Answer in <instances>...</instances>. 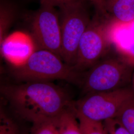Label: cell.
I'll use <instances>...</instances> for the list:
<instances>
[{
	"label": "cell",
	"instance_id": "cell-1",
	"mask_svg": "<svg viewBox=\"0 0 134 134\" xmlns=\"http://www.w3.org/2000/svg\"><path fill=\"white\" fill-rule=\"evenodd\" d=\"M1 92L14 113L31 123L54 119L72 103L66 91L48 81L3 86Z\"/></svg>",
	"mask_w": 134,
	"mask_h": 134
},
{
	"label": "cell",
	"instance_id": "cell-2",
	"mask_svg": "<svg viewBox=\"0 0 134 134\" xmlns=\"http://www.w3.org/2000/svg\"><path fill=\"white\" fill-rule=\"evenodd\" d=\"M52 52L41 49L35 50L21 65L13 66V76L21 81H49L61 80L81 86L83 72L77 71Z\"/></svg>",
	"mask_w": 134,
	"mask_h": 134
},
{
	"label": "cell",
	"instance_id": "cell-3",
	"mask_svg": "<svg viewBox=\"0 0 134 134\" xmlns=\"http://www.w3.org/2000/svg\"><path fill=\"white\" fill-rule=\"evenodd\" d=\"M115 20L110 17L95 14L83 34L79 44L77 59L73 68L83 72L101 60L113 45Z\"/></svg>",
	"mask_w": 134,
	"mask_h": 134
},
{
	"label": "cell",
	"instance_id": "cell-4",
	"mask_svg": "<svg viewBox=\"0 0 134 134\" xmlns=\"http://www.w3.org/2000/svg\"><path fill=\"white\" fill-rule=\"evenodd\" d=\"M134 71L118 55L101 59L83 72L81 86L86 94L115 91L131 85Z\"/></svg>",
	"mask_w": 134,
	"mask_h": 134
},
{
	"label": "cell",
	"instance_id": "cell-5",
	"mask_svg": "<svg viewBox=\"0 0 134 134\" xmlns=\"http://www.w3.org/2000/svg\"><path fill=\"white\" fill-rule=\"evenodd\" d=\"M134 104V91L131 85L113 91L86 94L72 102L75 112L97 121L117 118L127 108Z\"/></svg>",
	"mask_w": 134,
	"mask_h": 134
},
{
	"label": "cell",
	"instance_id": "cell-6",
	"mask_svg": "<svg viewBox=\"0 0 134 134\" xmlns=\"http://www.w3.org/2000/svg\"><path fill=\"white\" fill-rule=\"evenodd\" d=\"M87 1L88 0H74L58 6L61 58L71 66L75 64L80 40L92 19L87 9Z\"/></svg>",
	"mask_w": 134,
	"mask_h": 134
},
{
	"label": "cell",
	"instance_id": "cell-7",
	"mask_svg": "<svg viewBox=\"0 0 134 134\" xmlns=\"http://www.w3.org/2000/svg\"><path fill=\"white\" fill-rule=\"evenodd\" d=\"M55 5L46 0L34 13L32 30L34 38L42 49L61 57V31L59 13Z\"/></svg>",
	"mask_w": 134,
	"mask_h": 134
},
{
	"label": "cell",
	"instance_id": "cell-8",
	"mask_svg": "<svg viewBox=\"0 0 134 134\" xmlns=\"http://www.w3.org/2000/svg\"><path fill=\"white\" fill-rule=\"evenodd\" d=\"M34 51L32 39L21 32H17L8 35L1 43V53L13 66L24 64Z\"/></svg>",
	"mask_w": 134,
	"mask_h": 134
},
{
	"label": "cell",
	"instance_id": "cell-9",
	"mask_svg": "<svg viewBox=\"0 0 134 134\" xmlns=\"http://www.w3.org/2000/svg\"><path fill=\"white\" fill-rule=\"evenodd\" d=\"M106 8L112 19L124 25L134 21V0H105Z\"/></svg>",
	"mask_w": 134,
	"mask_h": 134
},
{
	"label": "cell",
	"instance_id": "cell-10",
	"mask_svg": "<svg viewBox=\"0 0 134 134\" xmlns=\"http://www.w3.org/2000/svg\"><path fill=\"white\" fill-rule=\"evenodd\" d=\"M72 104L54 118L58 134H82Z\"/></svg>",
	"mask_w": 134,
	"mask_h": 134
},
{
	"label": "cell",
	"instance_id": "cell-11",
	"mask_svg": "<svg viewBox=\"0 0 134 134\" xmlns=\"http://www.w3.org/2000/svg\"><path fill=\"white\" fill-rule=\"evenodd\" d=\"M15 10L14 5L7 1H1L0 5V44L8 36L7 33L14 21Z\"/></svg>",
	"mask_w": 134,
	"mask_h": 134
},
{
	"label": "cell",
	"instance_id": "cell-12",
	"mask_svg": "<svg viewBox=\"0 0 134 134\" xmlns=\"http://www.w3.org/2000/svg\"><path fill=\"white\" fill-rule=\"evenodd\" d=\"M125 39L127 42L118 38L113 39L117 55L130 65L134 67V34Z\"/></svg>",
	"mask_w": 134,
	"mask_h": 134
},
{
	"label": "cell",
	"instance_id": "cell-13",
	"mask_svg": "<svg viewBox=\"0 0 134 134\" xmlns=\"http://www.w3.org/2000/svg\"><path fill=\"white\" fill-rule=\"evenodd\" d=\"M75 113L82 134H106L104 124L101 121L91 120Z\"/></svg>",
	"mask_w": 134,
	"mask_h": 134
},
{
	"label": "cell",
	"instance_id": "cell-14",
	"mask_svg": "<svg viewBox=\"0 0 134 134\" xmlns=\"http://www.w3.org/2000/svg\"><path fill=\"white\" fill-rule=\"evenodd\" d=\"M29 134H58L54 118L41 120L32 123Z\"/></svg>",
	"mask_w": 134,
	"mask_h": 134
},
{
	"label": "cell",
	"instance_id": "cell-15",
	"mask_svg": "<svg viewBox=\"0 0 134 134\" xmlns=\"http://www.w3.org/2000/svg\"><path fill=\"white\" fill-rule=\"evenodd\" d=\"M0 134H20L17 125L2 109L0 113Z\"/></svg>",
	"mask_w": 134,
	"mask_h": 134
},
{
	"label": "cell",
	"instance_id": "cell-16",
	"mask_svg": "<svg viewBox=\"0 0 134 134\" xmlns=\"http://www.w3.org/2000/svg\"><path fill=\"white\" fill-rule=\"evenodd\" d=\"M116 119L131 134H134V104L130 106Z\"/></svg>",
	"mask_w": 134,
	"mask_h": 134
},
{
	"label": "cell",
	"instance_id": "cell-17",
	"mask_svg": "<svg viewBox=\"0 0 134 134\" xmlns=\"http://www.w3.org/2000/svg\"><path fill=\"white\" fill-rule=\"evenodd\" d=\"M103 124L106 134H131L116 118L105 120Z\"/></svg>",
	"mask_w": 134,
	"mask_h": 134
},
{
	"label": "cell",
	"instance_id": "cell-18",
	"mask_svg": "<svg viewBox=\"0 0 134 134\" xmlns=\"http://www.w3.org/2000/svg\"><path fill=\"white\" fill-rule=\"evenodd\" d=\"M93 6L96 11V14L104 18H109L106 8L105 0H88Z\"/></svg>",
	"mask_w": 134,
	"mask_h": 134
},
{
	"label": "cell",
	"instance_id": "cell-19",
	"mask_svg": "<svg viewBox=\"0 0 134 134\" xmlns=\"http://www.w3.org/2000/svg\"><path fill=\"white\" fill-rule=\"evenodd\" d=\"M46 1H47L48 2L52 3L53 5H55V6L58 7L60 5H62L74 0H46Z\"/></svg>",
	"mask_w": 134,
	"mask_h": 134
},
{
	"label": "cell",
	"instance_id": "cell-20",
	"mask_svg": "<svg viewBox=\"0 0 134 134\" xmlns=\"http://www.w3.org/2000/svg\"><path fill=\"white\" fill-rule=\"evenodd\" d=\"M131 86L132 87V88L133 89L134 91V71L133 74V76L132 77V81H131Z\"/></svg>",
	"mask_w": 134,
	"mask_h": 134
}]
</instances>
